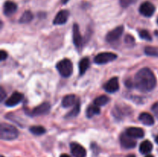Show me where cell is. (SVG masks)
Segmentation results:
<instances>
[{
	"instance_id": "2",
	"label": "cell",
	"mask_w": 158,
	"mask_h": 157,
	"mask_svg": "<svg viewBox=\"0 0 158 157\" xmlns=\"http://www.w3.org/2000/svg\"><path fill=\"white\" fill-rule=\"evenodd\" d=\"M19 135V131L15 126L9 123H2L0 125V138L3 140H13Z\"/></svg>"
},
{
	"instance_id": "13",
	"label": "cell",
	"mask_w": 158,
	"mask_h": 157,
	"mask_svg": "<svg viewBox=\"0 0 158 157\" xmlns=\"http://www.w3.org/2000/svg\"><path fill=\"white\" fill-rule=\"evenodd\" d=\"M69 12L67 10H61L56 14L53 19L54 25H63L66 22L69 18Z\"/></svg>"
},
{
	"instance_id": "11",
	"label": "cell",
	"mask_w": 158,
	"mask_h": 157,
	"mask_svg": "<svg viewBox=\"0 0 158 157\" xmlns=\"http://www.w3.org/2000/svg\"><path fill=\"white\" fill-rule=\"evenodd\" d=\"M70 149L74 157H86V149L81 145L77 143H72L70 144Z\"/></svg>"
},
{
	"instance_id": "30",
	"label": "cell",
	"mask_w": 158,
	"mask_h": 157,
	"mask_svg": "<svg viewBox=\"0 0 158 157\" xmlns=\"http://www.w3.org/2000/svg\"><path fill=\"white\" fill-rule=\"evenodd\" d=\"M7 52H5L4 50H1V52H0V59H1V61H4L7 58Z\"/></svg>"
},
{
	"instance_id": "14",
	"label": "cell",
	"mask_w": 158,
	"mask_h": 157,
	"mask_svg": "<svg viewBox=\"0 0 158 157\" xmlns=\"http://www.w3.org/2000/svg\"><path fill=\"white\" fill-rule=\"evenodd\" d=\"M125 133L133 139H141L144 136V131L138 127H130Z\"/></svg>"
},
{
	"instance_id": "18",
	"label": "cell",
	"mask_w": 158,
	"mask_h": 157,
	"mask_svg": "<svg viewBox=\"0 0 158 157\" xmlns=\"http://www.w3.org/2000/svg\"><path fill=\"white\" fill-rule=\"evenodd\" d=\"M76 103V95H67L63 99L62 101V106L65 108L70 107L73 106Z\"/></svg>"
},
{
	"instance_id": "24",
	"label": "cell",
	"mask_w": 158,
	"mask_h": 157,
	"mask_svg": "<svg viewBox=\"0 0 158 157\" xmlns=\"http://www.w3.org/2000/svg\"><path fill=\"white\" fill-rule=\"evenodd\" d=\"M80 110V102L77 101V103H76L75 106H74L73 109L70 111L68 114H66V118H73V117H76L79 114Z\"/></svg>"
},
{
	"instance_id": "37",
	"label": "cell",
	"mask_w": 158,
	"mask_h": 157,
	"mask_svg": "<svg viewBox=\"0 0 158 157\" xmlns=\"http://www.w3.org/2000/svg\"><path fill=\"white\" fill-rule=\"evenodd\" d=\"M157 113H158V112H157Z\"/></svg>"
},
{
	"instance_id": "26",
	"label": "cell",
	"mask_w": 158,
	"mask_h": 157,
	"mask_svg": "<svg viewBox=\"0 0 158 157\" xmlns=\"http://www.w3.org/2000/svg\"><path fill=\"white\" fill-rule=\"evenodd\" d=\"M139 35L141 38L145 40H148V41H151L152 39L151 38V35L150 34V32L147 30H141L139 32Z\"/></svg>"
},
{
	"instance_id": "20",
	"label": "cell",
	"mask_w": 158,
	"mask_h": 157,
	"mask_svg": "<svg viewBox=\"0 0 158 157\" xmlns=\"http://www.w3.org/2000/svg\"><path fill=\"white\" fill-rule=\"evenodd\" d=\"M100 113V106H97L96 105H94V106H89L88 107V109H86V116L88 118H92L95 115H99Z\"/></svg>"
},
{
	"instance_id": "12",
	"label": "cell",
	"mask_w": 158,
	"mask_h": 157,
	"mask_svg": "<svg viewBox=\"0 0 158 157\" xmlns=\"http://www.w3.org/2000/svg\"><path fill=\"white\" fill-rule=\"evenodd\" d=\"M23 95L20 92H15L6 101V106L8 107H12L18 105L23 100Z\"/></svg>"
},
{
	"instance_id": "25",
	"label": "cell",
	"mask_w": 158,
	"mask_h": 157,
	"mask_svg": "<svg viewBox=\"0 0 158 157\" xmlns=\"http://www.w3.org/2000/svg\"><path fill=\"white\" fill-rule=\"evenodd\" d=\"M144 52L146 55L151 56L158 57V48L153 47V46H147L144 49Z\"/></svg>"
},
{
	"instance_id": "1",
	"label": "cell",
	"mask_w": 158,
	"mask_h": 157,
	"mask_svg": "<svg viewBox=\"0 0 158 157\" xmlns=\"http://www.w3.org/2000/svg\"><path fill=\"white\" fill-rule=\"evenodd\" d=\"M157 79L152 71L148 68L139 70L134 78V86L141 92H151L155 88Z\"/></svg>"
},
{
	"instance_id": "3",
	"label": "cell",
	"mask_w": 158,
	"mask_h": 157,
	"mask_svg": "<svg viewBox=\"0 0 158 157\" xmlns=\"http://www.w3.org/2000/svg\"><path fill=\"white\" fill-rule=\"evenodd\" d=\"M56 69L60 75L65 78H68L73 73V63L69 59L65 58L56 64Z\"/></svg>"
},
{
	"instance_id": "31",
	"label": "cell",
	"mask_w": 158,
	"mask_h": 157,
	"mask_svg": "<svg viewBox=\"0 0 158 157\" xmlns=\"http://www.w3.org/2000/svg\"><path fill=\"white\" fill-rule=\"evenodd\" d=\"M60 157H70L69 155H67V154H62L61 155H60Z\"/></svg>"
},
{
	"instance_id": "35",
	"label": "cell",
	"mask_w": 158,
	"mask_h": 157,
	"mask_svg": "<svg viewBox=\"0 0 158 157\" xmlns=\"http://www.w3.org/2000/svg\"><path fill=\"white\" fill-rule=\"evenodd\" d=\"M145 157H154V156H153L152 155H148L147 156H145Z\"/></svg>"
},
{
	"instance_id": "16",
	"label": "cell",
	"mask_w": 158,
	"mask_h": 157,
	"mask_svg": "<svg viewBox=\"0 0 158 157\" xmlns=\"http://www.w3.org/2000/svg\"><path fill=\"white\" fill-rule=\"evenodd\" d=\"M139 120L145 126H152L154 124V119L148 112H142L139 115Z\"/></svg>"
},
{
	"instance_id": "28",
	"label": "cell",
	"mask_w": 158,
	"mask_h": 157,
	"mask_svg": "<svg viewBox=\"0 0 158 157\" xmlns=\"http://www.w3.org/2000/svg\"><path fill=\"white\" fill-rule=\"evenodd\" d=\"M125 42H126L127 44H131V43H134V38L132 35H127L125 38Z\"/></svg>"
},
{
	"instance_id": "36",
	"label": "cell",
	"mask_w": 158,
	"mask_h": 157,
	"mask_svg": "<svg viewBox=\"0 0 158 157\" xmlns=\"http://www.w3.org/2000/svg\"><path fill=\"white\" fill-rule=\"evenodd\" d=\"M157 23H158V18H157Z\"/></svg>"
},
{
	"instance_id": "17",
	"label": "cell",
	"mask_w": 158,
	"mask_h": 157,
	"mask_svg": "<svg viewBox=\"0 0 158 157\" xmlns=\"http://www.w3.org/2000/svg\"><path fill=\"white\" fill-rule=\"evenodd\" d=\"M89 65H90V62H89V58L88 57H85L80 60V62H79V70H80V75H83L86 72V71L89 69Z\"/></svg>"
},
{
	"instance_id": "34",
	"label": "cell",
	"mask_w": 158,
	"mask_h": 157,
	"mask_svg": "<svg viewBox=\"0 0 158 157\" xmlns=\"http://www.w3.org/2000/svg\"><path fill=\"white\" fill-rule=\"evenodd\" d=\"M155 141H156V143H158V135H157V137H156V139H155Z\"/></svg>"
},
{
	"instance_id": "15",
	"label": "cell",
	"mask_w": 158,
	"mask_h": 157,
	"mask_svg": "<svg viewBox=\"0 0 158 157\" xmlns=\"http://www.w3.org/2000/svg\"><path fill=\"white\" fill-rule=\"evenodd\" d=\"M17 10V5L12 1H6L3 6V12L6 16H11Z\"/></svg>"
},
{
	"instance_id": "23",
	"label": "cell",
	"mask_w": 158,
	"mask_h": 157,
	"mask_svg": "<svg viewBox=\"0 0 158 157\" xmlns=\"http://www.w3.org/2000/svg\"><path fill=\"white\" fill-rule=\"evenodd\" d=\"M29 131L35 135H41L46 132V129L41 126H31Z\"/></svg>"
},
{
	"instance_id": "10",
	"label": "cell",
	"mask_w": 158,
	"mask_h": 157,
	"mask_svg": "<svg viewBox=\"0 0 158 157\" xmlns=\"http://www.w3.org/2000/svg\"><path fill=\"white\" fill-rule=\"evenodd\" d=\"M120 144L125 149H133L137 145V142L133 138L130 137L126 133H123L120 135Z\"/></svg>"
},
{
	"instance_id": "6",
	"label": "cell",
	"mask_w": 158,
	"mask_h": 157,
	"mask_svg": "<svg viewBox=\"0 0 158 157\" xmlns=\"http://www.w3.org/2000/svg\"><path fill=\"white\" fill-rule=\"evenodd\" d=\"M123 26H120L118 27L115 28L114 30L110 31V32H108V34L106 35V39L108 42H114L119 40V38L121 37L122 34L123 32Z\"/></svg>"
},
{
	"instance_id": "27",
	"label": "cell",
	"mask_w": 158,
	"mask_h": 157,
	"mask_svg": "<svg viewBox=\"0 0 158 157\" xmlns=\"http://www.w3.org/2000/svg\"><path fill=\"white\" fill-rule=\"evenodd\" d=\"M134 2V0H120V6L123 8L128 7V6H131V5Z\"/></svg>"
},
{
	"instance_id": "32",
	"label": "cell",
	"mask_w": 158,
	"mask_h": 157,
	"mask_svg": "<svg viewBox=\"0 0 158 157\" xmlns=\"http://www.w3.org/2000/svg\"><path fill=\"white\" fill-rule=\"evenodd\" d=\"M69 1V0H62V3H63V4H66V3H67Z\"/></svg>"
},
{
	"instance_id": "21",
	"label": "cell",
	"mask_w": 158,
	"mask_h": 157,
	"mask_svg": "<svg viewBox=\"0 0 158 157\" xmlns=\"http://www.w3.org/2000/svg\"><path fill=\"white\" fill-rule=\"evenodd\" d=\"M110 101L109 97L106 95H100L94 99V105L97 106H103L107 104Z\"/></svg>"
},
{
	"instance_id": "7",
	"label": "cell",
	"mask_w": 158,
	"mask_h": 157,
	"mask_svg": "<svg viewBox=\"0 0 158 157\" xmlns=\"http://www.w3.org/2000/svg\"><path fill=\"white\" fill-rule=\"evenodd\" d=\"M105 91L110 93H114L120 89V85H119V79L117 77H114L110 78L106 84L103 86Z\"/></svg>"
},
{
	"instance_id": "8",
	"label": "cell",
	"mask_w": 158,
	"mask_h": 157,
	"mask_svg": "<svg viewBox=\"0 0 158 157\" xmlns=\"http://www.w3.org/2000/svg\"><path fill=\"white\" fill-rule=\"evenodd\" d=\"M50 110V105L49 103H43L38 106L37 107L34 108L33 110L31 112L32 116H39V115H46Z\"/></svg>"
},
{
	"instance_id": "22",
	"label": "cell",
	"mask_w": 158,
	"mask_h": 157,
	"mask_svg": "<svg viewBox=\"0 0 158 157\" xmlns=\"http://www.w3.org/2000/svg\"><path fill=\"white\" fill-rule=\"evenodd\" d=\"M33 18V15L30 11H26L23 12V15H21L19 18V22L20 23H29Z\"/></svg>"
},
{
	"instance_id": "9",
	"label": "cell",
	"mask_w": 158,
	"mask_h": 157,
	"mask_svg": "<svg viewBox=\"0 0 158 157\" xmlns=\"http://www.w3.org/2000/svg\"><path fill=\"white\" fill-rule=\"evenodd\" d=\"M73 43L77 49H81L83 46V38L80 32V29L77 24H74L73 27Z\"/></svg>"
},
{
	"instance_id": "29",
	"label": "cell",
	"mask_w": 158,
	"mask_h": 157,
	"mask_svg": "<svg viewBox=\"0 0 158 157\" xmlns=\"http://www.w3.org/2000/svg\"><path fill=\"white\" fill-rule=\"evenodd\" d=\"M6 97V92H5L4 89H3L2 87H1L0 88V100H1V102H2Z\"/></svg>"
},
{
	"instance_id": "5",
	"label": "cell",
	"mask_w": 158,
	"mask_h": 157,
	"mask_svg": "<svg viewBox=\"0 0 158 157\" xmlns=\"http://www.w3.org/2000/svg\"><path fill=\"white\" fill-rule=\"evenodd\" d=\"M139 11H140V13L143 16L151 17L155 12V7L150 2H144L140 5Z\"/></svg>"
},
{
	"instance_id": "4",
	"label": "cell",
	"mask_w": 158,
	"mask_h": 157,
	"mask_svg": "<svg viewBox=\"0 0 158 157\" xmlns=\"http://www.w3.org/2000/svg\"><path fill=\"white\" fill-rule=\"evenodd\" d=\"M117 58V55L113 52H101V53H99L98 55H96V57L94 58V62L99 65L106 64L110 62L114 61Z\"/></svg>"
},
{
	"instance_id": "19",
	"label": "cell",
	"mask_w": 158,
	"mask_h": 157,
	"mask_svg": "<svg viewBox=\"0 0 158 157\" xmlns=\"http://www.w3.org/2000/svg\"><path fill=\"white\" fill-rule=\"evenodd\" d=\"M140 152L142 154H148L152 151L153 145L149 140H145L140 144Z\"/></svg>"
},
{
	"instance_id": "33",
	"label": "cell",
	"mask_w": 158,
	"mask_h": 157,
	"mask_svg": "<svg viewBox=\"0 0 158 157\" xmlns=\"http://www.w3.org/2000/svg\"><path fill=\"white\" fill-rule=\"evenodd\" d=\"M126 157H136V156L134 155V154H131V155H128L127 156H126Z\"/></svg>"
}]
</instances>
